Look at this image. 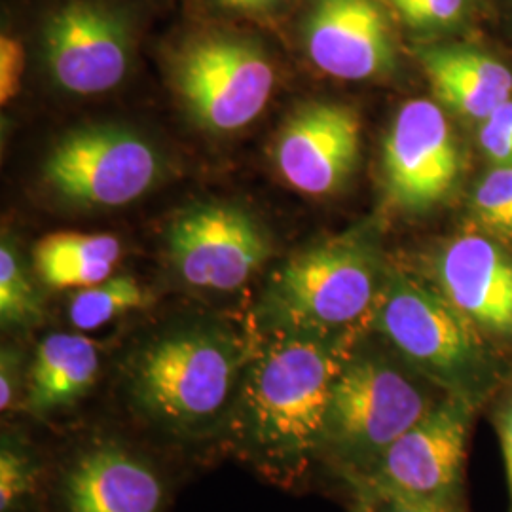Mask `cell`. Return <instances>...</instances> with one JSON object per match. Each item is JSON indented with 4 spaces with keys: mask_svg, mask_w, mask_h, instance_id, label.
Segmentation results:
<instances>
[{
    "mask_svg": "<svg viewBox=\"0 0 512 512\" xmlns=\"http://www.w3.org/2000/svg\"><path fill=\"white\" fill-rule=\"evenodd\" d=\"M361 122L334 103H310L293 112L279 131L275 164L283 179L310 196H325L346 183L357 165Z\"/></svg>",
    "mask_w": 512,
    "mask_h": 512,
    "instance_id": "obj_11",
    "label": "cell"
},
{
    "mask_svg": "<svg viewBox=\"0 0 512 512\" xmlns=\"http://www.w3.org/2000/svg\"><path fill=\"white\" fill-rule=\"evenodd\" d=\"M236 338L211 329L179 330L143 349L129 370L133 410L181 439L226 425L247 365Z\"/></svg>",
    "mask_w": 512,
    "mask_h": 512,
    "instance_id": "obj_2",
    "label": "cell"
},
{
    "mask_svg": "<svg viewBox=\"0 0 512 512\" xmlns=\"http://www.w3.org/2000/svg\"><path fill=\"white\" fill-rule=\"evenodd\" d=\"M421 63L440 99L467 118L482 122L511 99V69L478 50L437 46L421 52Z\"/></svg>",
    "mask_w": 512,
    "mask_h": 512,
    "instance_id": "obj_16",
    "label": "cell"
},
{
    "mask_svg": "<svg viewBox=\"0 0 512 512\" xmlns=\"http://www.w3.org/2000/svg\"><path fill=\"white\" fill-rule=\"evenodd\" d=\"M351 357L327 332L275 330L247 359L226 427L243 458L293 484L319 458L332 389Z\"/></svg>",
    "mask_w": 512,
    "mask_h": 512,
    "instance_id": "obj_1",
    "label": "cell"
},
{
    "mask_svg": "<svg viewBox=\"0 0 512 512\" xmlns=\"http://www.w3.org/2000/svg\"><path fill=\"white\" fill-rule=\"evenodd\" d=\"M219 2L232 10H258L272 4L275 0H219Z\"/></svg>",
    "mask_w": 512,
    "mask_h": 512,
    "instance_id": "obj_29",
    "label": "cell"
},
{
    "mask_svg": "<svg viewBox=\"0 0 512 512\" xmlns=\"http://www.w3.org/2000/svg\"><path fill=\"white\" fill-rule=\"evenodd\" d=\"M437 285L482 334L512 342V258L492 239H454L437 260Z\"/></svg>",
    "mask_w": 512,
    "mask_h": 512,
    "instance_id": "obj_15",
    "label": "cell"
},
{
    "mask_svg": "<svg viewBox=\"0 0 512 512\" xmlns=\"http://www.w3.org/2000/svg\"><path fill=\"white\" fill-rule=\"evenodd\" d=\"M370 505L376 512H467L465 505H446V503L404 499V497H387Z\"/></svg>",
    "mask_w": 512,
    "mask_h": 512,
    "instance_id": "obj_28",
    "label": "cell"
},
{
    "mask_svg": "<svg viewBox=\"0 0 512 512\" xmlns=\"http://www.w3.org/2000/svg\"><path fill=\"white\" fill-rule=\"evenodd\" d=\"M495 429L501 442L505 469H507V482H509V512H512V385L503 389L501 397L494 403Z\"/></svg>",
    "mask_w": 512,
    "mask_h": 512,
    "instance_id": "obj_26",
    "label": "cell"
},
{
    "mask_svg": "<svg viewBox=\"0 0 512 512\" xmlns=\"http://www.w3.org/2000/svg\"><path fill=\"white\" fill-rule=\"evenodd\" d=\"M19 366L18 357L10 351H2V363H0V410H12L16 406L19 393Z\"/></svg>",
    "mask_w": 512,
    "mask_h": 512,
    "instance_id": "obj_27",
    "label": "cell"
},
{
    "mask_svg": "<svg viewBox=\"0 0 512 512\" xmlns=\"http://www.w3.org/2000/svg\"><path fill=\"white\" fill-rule=\"evenodd\" d=\"M169 255L184 283L236 291L268 256V241L253 217L234 205H200L175 220Z\"/></svg>",
    "mask_w": 512,
    "mask_h": 512,
    "instance_id": "obj_9",
    "label": "cell"
},
{
    "mask_svg": "<svg viewBox=\"0 0 512 512\" xmlns=\"http://www.w3.org/2000/svg\"><path fill=\"white\" fill-rule=\"evenodd\" d=\"M38 463L33 452L14 435L0 444V512H19L35 492Z\"/></svg>",
    "mask_w": 512,
    "mask_h": 512,
    "instance_id": "obj_21",
    "label": "cell"
},
{
    "mask_svg": "<svg viewBox=\"0 0 512 512\" xmlns=\"http://www.w3.org/2000/svg\"><path fill=\"white\" fill-rule=\"evenodd\" d=\"M387 194L403 209L421 211L440 202L458 181L459 150L444 112L414 99L399 110L384 143Z\"/></svg>",
    "mask_w": 512,
    "mask_h": 512,
    "instance_id": "obj_10",
    "label": "cell"
},
{
    "mask_svg": "<svg viewBox=\"0 0 512 512\" xmlns=\"http://www.w3.org/2000/svg\"><path fill=\"white\" fill-rule=\"evenodd\" d=\"M353 512H376L374 511V507L370 505V503H366L363 499H359V503H357V507L353 509Z\"/></svg>",
    "mask_w": 512,
    "mask_h": 512,
    "instance_id": "obj_30",
    "label": "cell"
},
{
    "mask_svg": "<svg viewBox=\"0 0 512 512\" xmlns=\"http://www.w3.org/2000/svg\"><path fill=\"white\" fill-rule=\"evenodd\" d=\"M164 503L156 469L112 440L78 454L61 480L63 512H162Z\"/></svg>",
    "mask_w": 512,
    "mask_h": 512,
    "instance_id": "obj_14",
    "label": "cell"
},
{
    "mask_svg": "<svg viewBox=\"0 0 512 512\" xmlns=\"http://www.w3.org/2000/svg\"><path fill=\"white\" fill-rule=\"evenodd\" d=\"M509 230H512V222H511V228H509Z\"/></svg>",
    "mask_w": 512,
    "mask_h": 512,
    "instance_id": "obj_31",
    "label": "cell"
},
{
    "mask_svg": "<svg viewBox=\"0 0 512 512\" xmlns=\"http://www.w3.org/2000/svg\"><path fill=\"white\" fill-rule=\"evenodd\" d=\"M99 366L97 348L86 336L65 332L46 336L29 372L25 408L35 418L71 408L90 393Z\"/></svg>",
    "mask_w": 512,
    "mask_h": 512,
    "instance_id": "obj_17",
    "label": "cell"
},
{
    "mask_svg": "<svg viewBox=\"0 0 512 512\" xmlns=\"http://www.w3.org/2000/svg\"><path fill=\"white\" fill-rule=\"evenodd\" d=\"M173 80L190 116L211 131H236L253 122L274 90V67L247 38L211 35L177 55Z\"/></svg>",
    "mask_w": 512,
    "mask_h": 512,
    "instance_id": "obj_7",
    "label": "cell"
},
{
    "mask_svg": "<svg viewBox=\"0 0 512 512\" xmlns=\"http://www.w3.org/2000/svg\"><path fill=\"white\" fill-rule=\"evenodd\" d=\"M46 61L63 90L78 95L107 92L128 73V31L109 10L74 2L48 21Z\"/></svg>",
    "mask_w": 512,
    "mask_h": 512,
    "instance_id": "obj_12",
    "label": "cell"
},
{
    "mask_svg": "<svg viewBox=\"0 0 512 512\" xmlns=\"http://www.w3.org/2000/svg\"><path fill=\"white\" fill-rule=\"evenodd\" d=\"M410 25H448L461 16L465 0H395L393 2Z\"/></svg>",
    "mask_w": 512,
    "mask_h": 512,
    "instance_id": "obj_24",
    "label": "cell"
},
{
    "mask_svg": "<svg viewBox=\"0 0 512 512\" xmlns=\"http://www.w3.org/2000/svg\"><path fill=\"white\" fill-rule=\"evenodd\" d=\"M148 304L150 296L133 277L116 275L74 294L69 319L76 329L95 330L128 311L147 308Z\"/></svg>",
    "mask_w": 512,
    "mask_h": 512,
    "instance_id": "obj_19",
    "label": "cell"
},
{
    "mask_svg": "<svg viewBox=\"0 0 512 512\" xmlns=\"http://www.w3.org/2000/svg\"><path fill=\"white\" fill-rule=\"evenodd\" d=\"M476 410L446 395L376 465L351 480L359 499L376 503L387 497L465 505V463Z\"/></svg>",
    "mask_w": 512,
    "mask_h": 512,
    "instance_id": "obj_6",
    "label": "cell"
},
{
    "mask_svg": "<svg viewBox=\"0 0 512 512\" xmlns=\"http://www.w3.org/2000/svg\"><path fill=\"white\" fill-rule=\"evenodd\" d=\"M444 397L384 359L349 357L332 389L319 458L351 482Z\"/></svg>",
    "mask_w": 512,
    "mask_h": 512,
    "instance_id": "obj_4",
    "label": "cell"
},
{
    "mask_svg": "<svg viewBox=\"0 0 512 512\" xmlns=\"http://www.w3.org/2000/svg\"><path fill=\"white\" fill-rule=\"evenodd\" d=\"M44 175L71 202L116 207L150 190L160 175V158L129 129L92 126L65 135L55 145Z\"/></svg>",
    "mask_w": 512,
    "mask_h": 512,
    "instance_id": "obj_8",
    "label": "cell"
},
{
    "mask_svg": "<svg viewBox=\"0 0 512 512\" xmlns=\"http://www.w3.org/2000/svg\"><path fill=\"white\" fill-rule=\"evenodd\" d=\"M44 315L31 277L25 272L14 247H0V319L4 327H31Z\"/></svg>",
    "mask_w": 512,
    "mask_h": 512,
    "instance_id": "obj_20",
    "label": "cell"
},
{
    "mask_svg": "<svg viewBox=\"0 0 512 512\" xmlns=\"http://www.w3.org/2000/svg\"><path fill=\"white\" fill-rule=\"evenodd\" d=\"M475 209L482 222L509 230L512 222V164L497 165L476 188Z\"/></svg>",
    "mask_w": 512,
    "mask_h": 512,
    "instance_id": "obj_22",
    "label": "cell"
},
{
    "mask_svg": "<svg viewBox=\"0 0 512 512\" xmlns=\"http://www.w3.org/2000/svg\"><path fill=\"white\" fill-rule=\"evenodd\" d=\"M378 264L355 239H334L291 258L275 277L270 306L281 329L332 334L370 310L378 287Z\"/></svg>",
    "mask_w": 512,
    "mask_h": 512,
    "instance_id": "obj_5",
    "label": "cell"
},
{
    "mask_svg": "<svg viewBox=\"0 0 512 512\" xmlns=\"http://www.w3.org/2000/svg\"><path fill=\"white\" fill-rule=\"evenodd\" d=\"M374 327L444 395L475 410L494 399L499 372L482 332L439 291L391 275L374 310Z\"/></svg>",
    "mask_w": 512,
    "mask_h": 512,
    "instance_id": "obj_3",
    "label": "cell"
},
{
    "mask_svg": "<svg viewBox=\"0 0 512 512\" xmlns=\"http://www.w3.org/2000/svg\"><path fill=\"white\" fill-rule=\"evenodd\" d=\"M120 255L122 245L110 234L55 232L38 241L35 266L52 289H86L109 279Z\"/></svg>",
    "mask_w": 512,
    "mask_h": 512,
    "instance_id": "obj_18",
    "label": "cell"
},
{
    "mask_svg": "<svg viewBox=\"0 0 512 512\" xmlns=\"http://www.w3.org/2000/svg\"><path fill=\"white\" fill-rule=\"evenodd\" d=\"M25 67V54L18 40L2 37L0 40V99L10 101L19 90Z\"/></svg>",
    "mask_w": 512,
    "mask_h": 512,
    "instance_id": "obj_25",
    "label": "cell"
},
{
    "mask_svg": "<svg viewBox=\"0 0 512 512\" xmlns=\"http://www.w3.org/2000/svg\"><path fill=\"white\" fill-rule=\"evenodd\" d=\"M311 61L334 78L387 73L395 52L382 10L372 0H317L306 21Z\"/></svg>",
    "mask_w": 512,
    "mask_h": 512,
    "instance_id": "obj_13",
    "label": "cell"
},
{
    "mask_svg": "<svg viewBox=\"0 0 512 512\" xmlns=\"http://www.w3.org/2000/svg\"><path fill=\"white\" fill-rule=\"evenodd\" d=\"M480 147L497 165L512 164V99L482 120L478 131Z\"/></svg>",
    "mask_w": 512,
    "mask_h": 512,
    "instance_id": "obj_23",
    "label": "cell"
}]
</instances>
